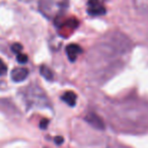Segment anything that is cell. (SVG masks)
Wrapping results in <instances>:
<instances>
[{
    "label": "cell",
    "instance_id": "cell-10",
    "mask_svg": "<svg viewBox=\"0 0 148 148\" xmlns=\"http://www.w3.org/2000/svg\"><path fill=\"white\" fill-rule=\"evenodd\" d=\"M16 58H17V61L21 64H25L27 62V56L25 54H23V53H19L16 55Z\"/></svg>",
    "mask_w": 148,
    "mask_h": 148
},
{
    "label": "cell",
    "instance_id": "cell-7",
    "mask_svg": "<svg viewBox=\"0 0 148 148\" xmlns=\"http://www.w3.org/2000/svg\"><path fill=\"white\" fill-rule=\"evenodd\" d=\"M61 99H63L68 106L74 107L75 103H76L77 97H76V95H75V92H73V91H66V92L62 95Z\"/></svg>",
    "mask_w": 148,
    "mask_h": 148
},
{
    "label": "cell",
    "instance_id": "cell-13",
    "mask_svg": "<svg viewBox=\"0 0 148 148\" xmlns=\"http://www.w3.org/2000/svg\"><path fill=\"white\" fill-rule=\"evenodd\" d=\"M63 141H64V139L62 137H60V136H58V137L55 138V143H57V144H62Z\"/></svg>",
    "mask_w": 148,
    "mask_h": 148
},
{
    "label": "cell",
    "instance_id": "cell-11",
    "mask_svg": "<svg viewBox=\"0 0 148 148\" xmlns=\"http://www.w3.org/2000/svg\"><path fill=\"white\" fill-rule=\"evenodd\" d=\"M7 72V66L5 65V63L0 59V76L4 75L5 73Z\"/></svg>",
    "mask_w": 148,
    "mask_h": 148
},
{
    "label": "cell",
    "instance_id": "cell-8",
    "mask_svg": "<svg viewBox=\"0 0 148 148\" xmlns=\"http://www.w3.org/2000/svg\"><path fill=\"white\" fill-rule=\"evenodd\" d=\"M40 72H41L42 76L45 77L47 80H53V78H54L53 72H52V70L50 69L49 67H47V66H45V65H42L41 67H40Z\"/></svg>",
    "mask_w": 148,
    "mask_h": 148
},
{
    "label": "cell",
    "instance_id": "cell-6",
    "mask_svg": "<svg viewBox=\"0 0 148 148\" xmlns=\"http://www.w3.org/2000/svg\"><path fill=\"white\" fill-rule=\"evenodd\" d=\"M81 52H82V49L77 44H70L66 47V54L68 56V59L71 62L75 61Z\"/></svg>",
    "mask_w": 148,
    "mask_h": 148
},
{
    "label": "cell",
    "instance_id": "cell-2",
    "mask_svg": "<svg viewBox=\"0 0 148 148\" xmlns=\"http://www.w3.org/2000/svg\"><path fill=\"white\" fill-rule=\"evenodd\" d=\"M78 21L75 17H71V18L62 21L61 23H57V25L60 29V34L64 37H67L78 27Z\"/></svg>",
    "mask_w": 148,
    "mask_h": 148
},
{
    "label": "cell",
    "instance_id": "cell-12",
    "mask_svg": "<svg viewBox=\"0 0 148 148\" xmlns=\"http://www.w3.org/2000/svg\"><path fill=\"white\" fill-rule=\"evenodd\" d=\"M48 124H49V120L47 119H44L41 121V123H40V127L42 128V129H46L48 126Z\"/></svg>",
    "mask_w": 148,
    "mask_h": 148
},
{
    "label": "cell",
    "instance_id": "cell-3",
    "mask_svg": "<svg viewBox=\"0 0 148 148\" xmlns=\"http://www.w3.org/2000/svg\"><path fill=\"white\" fill-rule=\"evenodd\" d=\"M107 12L101 0H88L87 1V13L92 16L103 15Z\"/></svg>",
    "mask_w": 148,
    "mask_h": 148
},
{
    "label": "cell",
    "instance_id": "cell-1",
    "mask_svg": "<svg viewBox=\"0 0 148 148\" xmlns=\"http://www.w3.org/2000/svg\"><path fill=\"white\" fill-rule=\"evenodd\" d=\"M69 0H40L39 9L44 16L58 19L67 9Z\"/></svg>",
    "mask_w": 148,
    "mask_h": 148
},
{
    "label": "cell",
    "instance_id": "cell-5",
    "mask_svg": "<svg viewBox=\"0 0 148 148\" xmlns=\"http://www.w3.org/2000/svg\"><path fill=\"white\" fill-rule=\"evenodd\" d=\"M11 79L14 82H21V81L25 80L27 76H29V70L27 68L23 67H17L12 70L10 74Z\"/></svg>",
    "mask_w": 148,
    "mask_h": 148
},
{
    "label": "cell",
    "instance_id": "cell-9",
    "mask_svg": "<svg viewBox=\"0 0 148 148\" xmlns=\"http://www.w3.org/2000/svg\"><path fill=\"white\" fill-rule=\"evenodd\" d=\"M11 50H12L13 53H15L17 55V54L21 53V50H23V46H21V44H18V43H15V44H13V45L11 46Z\"/></svg>",
    "mask_w": 148,
    "mask_h": 148
},
{
    "label": "cell",
    "instance_id": "cell-4",
    "mask_svg": "<svg viewBox=\"0 0 148 148\" xmlns=\"http://www.w3.org/2000/svg\"><path fill=\"white\" fill-rule=\"evenodd\" d=\"M84 120L89 124L90 126H92L93 128L99 130H103L105 129V123L101 120V118L99 116H97L95 113H88L85 116Z\"/></svg>",
    "mask_w": 148,
    "mask_h": 148
}]
</instances>
